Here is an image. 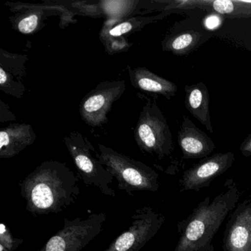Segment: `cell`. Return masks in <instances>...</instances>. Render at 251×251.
I'll return each instance as SVG.
<instances>
[{
  "label": "cell",
  "mask_w": 251,
  "mask_h": 251,
  "mask_svg": "<svg viewBox=\"0 0 251 251\" xmlns=\"http://www.w3.org/2000/svg\"><path fill=\"white\" fill-rule=\"evenodd\" d=\"M36 134L31 125L12 123L0 130V158L8 159L34 143Z\"/></svg>",
  "instance_id": "15"
},
{
  "label": "cell",
  "mask_w": 251,
  "mask_h": 251,
  "mask_svg": "<svg viewBox=\"0 0 251 251\" xmlns=\"http://www.w3.org/2000/svg\"><path fill=\"white\" fill-rule=\"evenodd\" d=\"M185 90V106L189 113L205 126L211 133H214L209 111V92L202 82L196 84L186 86Z\"/></svg>",
  "instance_id": "17"
},
{
  "label": "cell",
  "mask_w": 251,
  "mask_h": 251,
  "mask_svg": "<svg viewBox=\"0 0 251 251\" xmlns=\"http://www.w3.org/2000/svg\"><path fill=\"white\" fill-rule=\"evenodd\" d=\"M129 76L133 87L162 95L167 100H171L177 91V86L174 83L157 75L145 67L130 69Z\"/></svg>",
  "instance_id": "16"
},
{
  "label": "cell",
  "mask_w": 251,
  "mask_h": 251,
  "mask_svg": "<svg viewBox=\"0 0 251 251\" xmlns=\"http://www.w3.org/2000/svg\"><path fill=\"white\" fill-rule=\"evenodd\" d=\"M169 11L150 17H133L123 20L109 19L104 25L100 33V38L110 55L127 50L130 45L122 36L131 34L140 30L146 25L161 20L169 15Z\"/></svg>",
  "instance_id": "10"
},
{
  "label": "cell",
  "mask_w": 251,
  "mask_h": 251,
  "mask_svg": "<svg viewBox=\"0 0 251 251\" xmlns=\"http://www.w3.org/2000/svg\"><path fill=\"white\" fill-rule=\"evenodd\" d=\"M164 214L151 207L138 208L131 224L102 251H139L155 236L165 222Z\"/></svg>",
  "instance_id": "7"
},
{
  "label": "cell",
  "mask_w": 251,
  "mask_h": 251,
  "mask_svg": "<svg viewBox=\"0 0 251 251\" xmlns=\"http://www.w3.org/2000/svg\"><path fill=\"white\" fill-rule=\"evenodd\" d=\"M78 182L65 163L45 161L20 181L26 210L35 217L61 212L80 195Z\"/></svg>",
  "instance_id": "1"
},
{
  "label": "cell",
  "mask_w": 251,
  "mask_h": 251,
  "mask_svg": "<svg viewBox=\"0 0 251 251\" xmlns=\"http://www.w3.org/2000/svg\"><path fill=\"white\" fill-rule=\"evenodd\" d=\"M134 138L141 151L158 159H164L173 153V135L165 116L155 101H148L142 108L135 127Z\"/></svg>",
  "instance_id": "4"
},
{
  "label": "cell",
  "mask_w": 251,
  "mask_h": 251,
  "mask_svg": "<svg viewBox=\"0 0 251 251\" xmlns=\"http://www.w3.org/2000/svg\"><path fill=\"white\" fill-rule=\"evenodd\" d=\"M203 7H208L219 14L229 17H251V2L244 1H229V0H217V1H198Z\"/></svg>",
  "instance_id": "19"
},
{
  "label": "cell",
  "mask_w": 251,
  "mask_h": 251,
  "mask_svg": "<svg viewBox=\"0 0 251 251\" xmlns=\"http://www.w3.org/2000/svg\"><path fill=\"white\" fill-rule=\"evenodd\" d=\"M234 161L235 155L231 152H217L204 158L183 173L180 180L182 192L208 187L214 179L229 170Z\"/></svg>",
  "instance_id": "9"
},
{
  "label": "cell",
  "mask_w": 251,
  "mask_h": 251,
  "mask_svg": "<svg viewBox=\"0 0 251 251\" xmlns=\"http://www.w3.org/2000/svg\"><path fill=\"white\" fill-rule=\"evenodd\" d=\"M98 148V158L117 179L119 189L129 195H133L135 192L158 190L159 176L153 169L105 145H99Z\"/></svg>",
  "instance_id": "3"
},
{
  "label": "cell",
  "mask_w": 251,
  "mask_h": 251,
  "mask_svg": "<svg viewBox=\"0 0 251 251\" xmlns=\"http://www.w3.org/2000/svg\"><path fill=\"white\" fill-rule=\"evenodd\" d=\"M24 242L23 238H15L5 223L0 225V251H14Z\"/></svg>",
  "instance_id": "21"
},
{
  "label": "cell",
  "mask_w": 251,
  "mask_h": 251,
  "mask_svg": "<svg viewBox=\"0 0 251 251\" xmlns=\"http://www.w3.org/2000/svg\"><path fill=\"white\" fill-rule=\"evenodd\" d=\"M240 192L233 178L211 200L206 197L187 218L177 223L178 242L173 251H214L213 239L237 205Z\"/></svg>",
  "instance_id": "2"
},
{
  "label": "cell",
  "mask_w": 251,
  "mask_h": 251,
  "mask_svg": "<svg viewBox=\"0 0 251 251\" xmlns=\"http://www.w3.org/2000/svg\"><path fill=\"white\" fill-rule=\"evenodd\" d=\"M126 89L124 80H111L99 83L82 100L80 114L91 127H100L108 123V114L113 104L118 100Z\"/></svg>",
  "instance_id": "8"
},
{
  "label": "cell",
  "mask_w": 251,
  "mask_h": 251,
  "mask_svg": "<svg viewBox=\"0 0 251 251\" xmlns=\"http://www.w3.org/2000/svg\"><path fill=\"white\" fill-rule=\"evenodd\" d=\"M224 251H251V200L230 213L223 236Z\"/></svg>",
  "instance_id": "11"
},
{
  "label": "cell",
  "mask_w": 251,
  "mask_h": 251,
  "mask_svg": "<svg viewBox=\"0 0 251 251\" xmlns=\"http://www.w3.org/2000/svg\"><path fill=\"white\" fill-rule=\"evenodd\" d=\"M10 7L14 12L10 17L11 25L14 30L23 34H32L42 30L48 17L58 12L55 7L47 5L19 3Z\"/></svg>",
  "instance_id": "14"
},
{
  "label": "cell",
  "mask_w": 251,
  "mask_h": 251,
  "mask_svg": "<svg viewBox=\"0 0 251 251\" xmlns=\"http://www.w3.org/2000/svg\"><path fill=\"white\" fill-rule=\"evenodd\" d=\"M106 218L105 213L100 212L86 218L64 219L62 228L35 251H81L101 233Z\"/></svg>",
  "instance_id": "6"
},
{
  "label": "cell",
  "mask_w": 251,
  "mask_h": 251,
  "mask_svg": "<svg viewBox=\"0 0 251 251\" xmlns=\"http://www.w3.org/2000/svg\"><path fill=\"white\" fill-rule=\"evenodd\" d=\"M177 143L184 159L206 158L216 148L212 139L186 116L177 131Z\"/></svg>",
  "instance_id": "13"
},
{
  "label": "cell",
  "mask_w": 251,
  "mask_h": 251,
  "mask_svg": "<svg viewBox=\"0 0 251 251\" xmlns=\"http://www.w3.org/2000/svg\"><path fill=\"white\" fill-rule=\"evenodd\" d=\"M64 143L84 184L98 188L103 195L114 198L115 192L110 187L114 177L102 165L87 138L73 131L64 137Z\"/></svg>",
  "instance_id": "5"
},
{
  "label": "cell",
  "mask_w": 251,
  "mask_h": 251,
  "mask_svg": "<svg viewBox=\"0 0 251 251\" xmlns=\"http://www.w3.org/2000/svg\"><path fill=\"white\" fill-rule=\"evenodd\" d=\"M27 57L0 50V90L16 98H22L25 91Z\"/></svg>",
  "instance_id": "12"
},
{
  "label": "cell",
  "mask_w": 251,
  "mask_h": 251,
  "mask_svg": "<svg viewBox=\"0 0 251 251\" xmlns=\"http://www.w3.org/2000/svg\"><path fill=\"white\" fill-rule=\"evenodd\" d=\"M139 3V1H102L100 5L108 18L123 20L138 8Z\"/></svg>",
  "instance_id": "20"
},
{
  "label": "cell",
  "mask_w": 251,
  "mask_h": 251,
  "mask_svg": "<svg viewBox=\"0 0 251 251\" xmlns=\"http://www.w3.org/2000/svg\"><path fill=\"white\" fill-rule=\"evenodd\" d=\"M208 36L195 30H183L167 35L162 42L163 50L176 55H186L198 49Z\"/></svg>",
  "instance_id": "18"
},
{
  "label": "cell",
  "mask_w": 251,
  "mask_h": 251,
  "mask_svg": "<svg viewBox=\"0 0 251 251\" xmlns=\"http://www.w3.org/2000/svg\"><path fill=\"white\" fill-rule=\"evenodd\" d=\"M239 150L243 156L247 157V158L251 156V133L241 144Z\"/></svg>",
  "instance_id": "22"
}]
</instances>
